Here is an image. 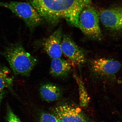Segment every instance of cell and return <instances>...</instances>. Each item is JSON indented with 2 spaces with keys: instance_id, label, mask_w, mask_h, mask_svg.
<instances>
[{
  "instance_id": "5",
  "label": "cell",
  "mask_w": 122,
  "mask_h": 122,
  "mask_svg": "<svg viewBox=\"0 0 122 122\" xmlns=\"http://www.w3.org/2000/svg\"><path fill=\"white\" fill-rule=\"evenodd\" d=\"M90 67L91 72L95 77L108 78L113 77L118 73L121 65L114 59L100 58L90 61Z\"/></svg>"
},
{
  "instance_id": "2",
  "label": "cell",
  "mask_w": 122,
  "mask_h": 122,
  "mask_svg": "<svg viewBox=\"0 0 122 122\" xmlns=\"http://www.w3.org/2000/svg\"><path fill=\"white\" fill-rule=\"evenodd\" d=\"M0 54L6 59L15 75L29 76L37 62L36 58L26 51L20 41L9 44Z\"/></svg>"
},
{
  "instance_id": "17",
  "label": "cell",
  "mask_w": 122,
  "mask_h": 122,
  "mask_svg": "<svg viewBox=\"0 0 122 122\" xmlns=\"http://www.w3.org/2000/svg\"><path fill=\"white\" fill-rule=\"evenodd\" d=\"M58 122H63V121H62L61 120L59 119L58 118Z\"/></svg>"
},
{
  "instance_id": "1",
  "label": "cell",
  "mask_w": 122,
  "mask_h": 122,
  "mask_svg": "<svg viewBox=\"0 0 122 122\" xmlns=\"http://www.w3.org/2000/svg\"><path fill=\"white\" fill-rule=\"evenodd\" d=\"M43 20L55 24L64 19L78 28L79 15L91 0H27Z\"/></svg>"
},
{
  "instance_id": "4",
  "label": "cell",
  "mask_w": 122,
  "mask_h": 122,
  "mask_svg": "<svg viewBox=\"0 0 122 122\" xmlns=\"http://www.w3.org/2000/svg\"><path fill=\"white\" fill-rule=\"evenodd\" d=\"M90 5L86 6L81 11L78 28L89 39L100 41L102 36L99 25V16L97 10Z\"/></svg>"
},
{
  "instance_id": "6",
  "label": "cell",
  "mask_w": 122,
  "mask_h": 122,
  "mask_svg": "<svg viewBox=\"0 0 122 122\" xmlns=\"http://www.w3.org/2000/svg\"><path fill=\"white\" fill-rule=\"evenodd\" d=\"M61 48L62 53L76 66H81L86 62L85 50L77 45L70 36L63 35Z\"/></svg>"
},
{
  "instance_id": "13",
  "label": "cell",
  "mask_w": 122,
  "mask_h": 122,
  "mask_svg": "<svg viewBox=\"0 0 122 122\" xmlns=\"http://www.w3.org/2000/svg\"><path fill=\"white\" fill-rule=\"evenodd\" d=\"M14 77L11 71L7 67L0 65V90L11 89Z\"/></svg>"
},
{
  "instance_id": "11",
  "label": "cell",
  "mask_w": 122,
  "mask_h": 122,
  "mask_svg": "<svg viewBox=\"0 0 122 122\" xmlns=\"http://www.w3.org/2000/svg\"><path fill=\"white\" fill-rule=\"evenodd\" d=\"M40 91L41 97L47 102L55 101L59 99L61 94L60 88L52 83H46L41 86Z\"/></svg>"
},
{
  "instance_id": "12",
  "label": "cell",
  "mask_w": 122,
  "mask_h": 122,
  "mask_svg": "<svg viewBox=\"0 0 122 122\" xmlns=\"http://www.w3.org/2000/svg\"><path fill=\"white\" fill-rule=\"evenodd\" d=\"M73 77L78 86L80 105L83 107H85L87 106L90 98L84 84L81 78L75 72L73 73Z\"/></svg>"
},
{
  "instance_id": "7",
  "label": "cell",
  "mask_w": 122,
  "mask_h": 122,
  "mask_svg": "<svg viewBox=\"0 0 122 122\" xmlns=\"http://www.w3.org/2000/svg\"><path fill=\"white\" fill-rule=\"evenodd\" d=\"M100 16L102 24L107 28L117 31L122 30V7L102 10Z\"/></svg>"
},
{
  "instance_id": "8",
  "label": "cell",
  "mask_w": 122,
  "mask_h": 122,
  "mask_svg": "<svg viewBox=\"0 0 122 122\" xmlns=\"http://www.w3.org/2000/svg\"><path fill=\"white\" fill-rule=\"evenodd\" d=\"M55 115L64 122H87V119L80 108L68 105L57 107Z\"/></svg>"
},
{
  "instance_id": "9",
  "label": "cell",
  "mask_w": 122,
  "mask_h": 122,
  "mask_svg": "<svg viewBox=\"0 0 122 122\" xmlns=\"http://www.w3.org/2000/svg\"><path fill=\"white\" fill-rule=\"evenodd\" d=\"M62 36V30L59 28L44 41V50L52 59L61 57L62 52L61 42Z\"/></svg>"
},
{
  "instance_id": "15",
  "label": "cell",
  "mask_w": 122,
  "mask_h": 122,
  "mask_svg": "<svg viewBox=\"0 0 122 122\" xmlns=\"http://www.w3.org/2000/svg\"><path fill=\"white\" fill-rule=\"evenodd\" d=\"M7 122H22L9 107L7 108Z\"/></svg>"
},
{
  "instance_id": "14",
  "label": "cell",
  "mask_w": 122,
  "mask_h": 122,
  "mask_svg": "<svg viewBox=\"0 0 122 122\" xmlns=\"http://www.w3.org/2000/svg\"><path fill=\"white\" fill-rule=\"evenodd\" d=\"M40 122H58V118L53 114L42 113L40 117Z\"/></svg>"
},
{
  "instance_id": "16",
  "label": "cell",
  "mask_w": 122,
  "mask_h": 122,
  "mask_svg": "<svg viewBox=\"0 0 122 122\" xmlns=\"http://www.w3.org/2000/svg\"><path fill=\"white\" fill-rule=\"evenodd\" d=\"M4 90H0V104L2 100L3 96L4 95Z\"/></svg>"
},
{
  "instance_id": "10",
  "label": "cell",
  "mask_w": 122,
  "mask_h": 122,
  "mask_svg": "<svg viewBox=\"0 0 122 122\" xmlns=\"http://www.w3.org/2000/svg\"><path fill=\"white\" fill-rule=\"evenodd\" d=\"M71 62L60 58L53 59L50 65V73L56 77H65L69 74L71 68Z\"/></svg>"
},
{
  "instance_id": "3",
  "label": "cell",
  "mask_w": 122,
  "mask_h": 122,
  "mask_svg": "<svg viewBox=\"0 0 122 122\" xmlns=\"http://www.w3.org/2000/svg\"><path fill=\"white\" fill-rule=\"evenodd\" d=\"M0 7L9 9L18 18L22 20L31 32L40 25L43 20L36 9L28 2H0Z\"/></svg>"
}]
</instances>
